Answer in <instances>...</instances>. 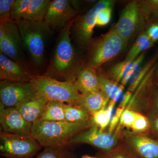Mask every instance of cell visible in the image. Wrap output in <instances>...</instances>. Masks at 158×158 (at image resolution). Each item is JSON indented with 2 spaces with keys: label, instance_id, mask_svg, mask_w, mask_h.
<instances>
[{
  "label": "cell",
  "instance_id": "6da1fadb",
  "mask_svg": "<svg viewBox=\"0 0 158 158\" xmlns=\"http://www.w3.org/2000/svg\"><path fill=\"white\" fill-rule=\"evenodd\" d=\"M74 19L61 30L50 65L45 75L75 84L85 64L77 55L71 41V28Z\"/></svg>",
  "mask_w": 158,
  "mask_h": 158
},
{
  "label": "cell",
  "instance_id": "ab89813d",
  "mask_svg": "<svg viewBox=\"0 0 158 158\" xmlns=\"http://www.w3.org/2000/svg\"><path fill=\"white\" fill-rule=\"evenodd\" d=\"M152 126L154 129L158 133V116L153 120Z\"/></svg>",
  "mask_w": 158,
  "mask_h": 158
},
{
  "label": "cell",
  "instance_id": "30bf717a",
  "mask_svg": "<svg viewBox=\"0 0 158 158\" xmlns=\"http://www.w3.org/2000/svg\"><path fill=\"white\" fill-rule=\"evenodd\" d=\"M37 94L31 82H0V102L6 107H16Z\"/></svg>",
  "mask_w": 158,
  "mask_h": 158
},
{
  "label": "cell",
  "instance_id": "d590c367",
  "mask_svg": "<svg viewBox=\"0 0 158 158\" xmlns=\"http://www.w3.org/2000/svg\"><path fill=\"white\" fill-rule=\"evenodd\" d=\"M125 109L123 108L118 107L115 111V114L112 116L110 121V127H109V132L113 133L118 123L120 122V118Z\"/></svg>",
  "mask_w": 158,
  "mask_h": 158
},
{
  "label": "cell",
  "instance_id": "484cf974",
  "mask_svg": "<svg viewBox=\"0 0 158 158\" xmlns=\"http://www.w3.org/2000/svg\"><path fill=\"white\" fill-rule=\"evenodd\" d=\"M97 158H137L127 146H116L108 152H103L99 154Z\"/></svg>",
  "mask_w": 158,
  "mask_h": 158
},
{
  "label": "cell",
  "instance_id": "8992f818",
  "mask_svg": "<svg viewBox=\"0 0 158 158\" xmlns=\"http://www.w3.org/2000/svg\"><path fill=\"white\" fill-rule=\"evenodd\" d=\"M114 3L115 1L111 0L98 1L86 13L75 19L70 32L74 41L79 48L88 51L93 42L92 35L94 29L96 26L98 14L102 9L113 7Z\"/></svg>",
  "mask_w": 158,
  "mask_h": 158
},
{
  "label": "cell",
  "instance_id": "44dd1931",
  "mask_svg": "<svg viewBox=\"0 0 158 158\" xmlns=\"http://www.w3.org/2000/svg\"><path fill=\"white\" fill-rule=\"evenodd\" d=\"M65 122L85 123L91 121V116L85 108L77 105L65 104Z\"/></svg>",
  "mask_w": 158,
  "mask_h": 158
},
{
  "label": "cell",
  "instance_id": "9a60e30c",
  "mask_svg": "<svg viewBox=\"0 0 158 158\" xmlns=\"http://www.w3.org/2000/svg\"><path fill=\"white\" fill-rule=\"evenodd\" d=\"M36 75L29 69L15 62L0 52L1 81L31 82Z\"/></svg>",
  "mask_w": 158,
  "mask_h": 158
},
{
  "label": "cell",
  "instance_id": "8d00e7d4",
  "mask_svg": "<svg viewBox=\"0 0 158 158\" xmlns=\"http://www.w3.org/2000/svg\"><path fill=\"white\" fill-rule=\"evenodd\" d=\"M146 32L149 38L154 42L158 40V24H152L149 26Z\"/></svg>",
  "mask_w": 158,
  "mask_h": 158
},
{
  "label": "cell",
  "instance_id": "52a82bcc",
  "mask_svg": "<svg viewBox=\"0 0 158 158\" xmlns=\"http://www.w3.org/2000/svg\"><path fill=\"white\" fill-rule=\"evenodd\" d=\"M42 146L31 136L13 135L1 131V156L6 158H34Z\"/></svg>",
  "mask_w": 158,
  "mask_h": 158
},
{
  "label": "cell",
  "instance_id": "b9f144b4",
  "mask_svg": "<svg viewBox=\"0 0 158 158\" xmlns=\"http://www.w3.org/2000/svg\"><path fill=\"white\" fill-rule=\"evenodd\" d=\"M158 79V62L156 65H155V69L154 71L153 77Z\"/></svg>",
  "mask_w": 158,
  "mask_h": 158
},
{
  "label": "cell",
  "instance_id": "7c38bea8",
  "mask_svg": "<svg viewBox=\"0 0 158 158\" xmlns=\"http://www.w3.org/2000/svg\"><path fill=\"white\" fill-rule=\"evenodd\" d=\"M0 123L2 131L19 135H31L32 123L23 117L16 107H6L0 102Z\"/></svg>",
  "mask_w": 158,
  "mask_h": 158
},
{
  "label": "cell",
  "instance_id": "8fae6325",
  "mask_svg": "<svg viewBox=\"0 0 158 158\" xmlns=\"http://www.w3.org/2000/svg\"><path fill=\"white\" fill-rule=\"evenodd\" d=\"M118 139L114 133L105 132L95 125L74 136L70 144H85L101 150L104 152L111 151L117 146Z\"/></svg>",
  "mask_w": 158,
  "mask_h": 158
},
{
  "label": "cell",
  "instance_id": "277c9868",
  "mask_svg": "<svg viewBox=\"0 0 158 158\" xmlns=\"http://www.w3.org/2000/svg\"><path fill=\"white\" fill-rule=\"evenodd\" d=\"M38 93L49 101L79 105L81 94L74 83L61 81L47 76H36L31 81Z\"/></svg>",
  "mask_w": 158,
  "mask_h": 158
},
{
  "label": "cell",
  "instance_id": "2e32d148",
  "mask_svg": "<svg viewBox=\"0 0 158 158\" xmlns=\"http://www.w3.org/2000/svg\"><path fill=\"white\" fill-rule=\"evenodd\" d=\"M48 101L45 97L37 92L35 96L16 108L27 121L33 124L40 119Z\"/></svg>",
  "mask_w": 158,
  "mask_h": 158
},
{
  "label": "cell",
  "instance_id": "4316f807",
  "mask_svg": "<svg viewBox=\"0 0 158 158\" xmlns=\"http://www.w3.org/2000/svg\"><path fill=\"white\" fill-rule=\"evenodd\" d=\"M112 117L106 109L104 108L94 113L91 116V121L93 124L103 131L110 125Z\"/></svg>",
  "mask_w": 158,
  "mask_h": 158
},
{
  "label": "cell",
  "instance_id": "7402d4cb",
  "mask_svg": "<svg viewBox=\"0 0 158 158\" xmlns=\"http://www.w3.org/2000/svg\"><path fill=\"white\" fill-rule=\"evenodd\" d=\"M154 44V42L148 37L146 31H142L130 49L124 60L133 62L139 56V55L142 53L143 51L151 48Z\"/></svg>",
  "mask_w": 158,
  "mask_h": 158
},
{
  "label": "cell",
  "instance_id": "603a6c76",
  "mask_svg": "<svg viewBox=\"0 0 158 158\" xmlns=\"http://www.w3.org/2000/svg\"><path fill=\"white\" fill-rule=\"evenodd\" d=\"M132 62L124 60L118 62L110 69L106 75L109 78L118 83L121 81L123 77L129 70Z\"/></svg>",
  "mask_w": 158,
  "mask_h": 158
},
{
  "label": "cell",
  "instance_id": "4fadbf2b",
  "mask_svg": "<svg viewBox=\"0 0 158 158\" xmlns=\"http://www.w3.org/2000/svg\"><path fill=\"white\" fill-rule=\"evenodd\" d=\"M77 11L68 0L51 1L44 21L51 29H62L74 19Z\"/></svg>",
  "mask_w": 158,
  "mask_h": 158
},
{
  "label": "cell",
  "instance_id": "d6986e66",
  "mask_svg": "<svg viewBox=\"0 0 158 158\" xmlns=\"http://www.w3.org/2000/svg\"><path fill=\"white\" fill-rule=\"evenodd\" d=\"M65 105L62 102L49 101L40 119L47 121H65Z\"/></svg>",
  "mask_w": 158,
  "mask_h": 158
},
{
  "label": "cell",
  "instance_id": "f546056e",
  "mask_svg": "<svg viewBox=\"0 0 158 158\" xmlns=\"http://www.w3.org/2000/svg\"><path fill=\"white\" fill-rule=\"evenodd\" d=\"M15 1L16 0L0 1V22L13 20L11 19V11Z\"/></svg>",
  "mask_w": 158,
  "mask_h": 158
},
{
  "label": "cell",
  "instance_id": "ac0fdd59",
  "mask_svg": "<svg viewBox=\"0 0 158 158\" xmlns=\"http://www.w3.org/2000/svg\"><path fill=\"white\" fill-rule=\"evenodd\" d=\"M110 99L101 90L81 94L79 106L85 108L92 116L94 113L106 108Z\"/></svg>",
  "mask_w": 158,
  "mask_h": 158
},
{
  "label": "cell",
  "instance_id": "7a4b0ae2",
  "mask_svg": "<svg viewBox=\"0 0 158 158\" xmlns=\"http://www.w3.org/2000/svg\"><path fill=\"white\" fill-rule=\"evenodd\" d=\"M92 121L85 123L39 120L32 124L31 135L42 147L66 148L74 136L91 126Z\"/></svg>",
  "mask_w": 158,
  "mask_h": 158
},
{
  "label": "cell",
  "instance_id": "e575fe53",
  "mask_svg": "<svg viewBox=\"0 0 158 158\" xmlns=\"http://www.w3.org/2000/svg\"><path fill=\"white\" fill-rule=\"evenodd\" d=\"M137 112L129 109H125L120 118V124L125 127L131 128L135 121Z\"/></svg>",
  "mask_w": 158,
  "mask_h": 158
},
{
  "label": "cell",
  "instance_id": "cb8c5ba5",
  "mask_svg": "<svg viewBox=\"0 0 158 158\" xmlns=\"http://www.w3.org/2000/svg\"><path fill=\"white\" fill-rule=\"evenodd\" d=\"M99 82L100 90L103 92L110 99L114 97L119 85L117 82L109 78L106 75L98 71Z\"/></svg>",
  "mask_w": 158,
  "mask_h": 158
},
{
  "label": "cell",
  "instance_id": "836d02e7",
  "mask_svg": "<svg viewBox=\"0 0 158 158\" xmlns=\"http://www.w3.org/2000/svg\"><path fill=\"white\" fill-rule=\"evenodd\" d=\"M112 8L107 7L98 12L96 18V26L103 27L110 23L112 17Z\"/></svg>",
  "mask_w": 158,
  "mask_h": 158
},
{
  "label": "cell",
  "instance_id": "7bdbcfd3",
  "mask_svg": "<svg viewBox=\"0 0 158 158\" xmlns=\"http://www.w3.org/2000/svg\"><path fill=\"white\" fill-rule=\"evenodd\" d=\"M82 158H97V157H93L91 156H89L87 155H85L82 156Z\"/></svg>",
  "mask_w": 158,
  "mask_h": 158
},
{
  "label": "cell",
  "instance_id": "d6a6232c",
  "mask_svg": "<svg viewBox=\"0 0 158 158\" xmlns=\"http://www.w3.org/2000/svg\"><path fill=\"white\" fill-rule=\"evenodd\" d=\"M144 52L139 55V56L134 60L132 63L131 66L129 70L127 72L125 76L123 77L122 80L121 82V85L125 86L127 84L128 82L131 79V78L134 76V74L135 73L136 71L138 69L139 65H141V62L144 59Z\"/></svg>",
  "mask_w": 158,
  "mask_h": 158
},
{
  "label": "cell",
  "instance_id": "d4e9b609",
  "mask_svg": "<svg viewBox=\"0 0 158 158\" xmlns=\"http://www.w3.org/2000/svg\"><path fill=\"white\" fill-rule=\"evenodd\" d=\"M34 158H73L67 148H45Z\"/></svg>",
  "mask_w": 158,
  "mask_h": 158
},
{
  "label": "cell",
  "instance_id": "9c48e42d",
  "mask_svg": "<svg viewBox=\"0 0 158 158\" xmlns=\"http://www.w3.org/2000/svg\"><path fill=\"white\" fill-rule=\"evenodd\" d=\"M146 21L141 14L138 1L134 0L125 6L114 27L127 43L139 30L146 27Z\"/></svg>",
  "mask_w": 158,
  "mask_h": 158
},
{
  "label": "cell",
  "instance_id": "e0dca14e",
  "mask_svg": "<svg viewBox=\"0 0 158 158\" xmlns=\"http://www.w3.org/2000/svg\"><path fill=\"white\" fill-rule=\"evenodd\" d=\"M75 85L81 94L99 90V82L97 69L86 63L77 77Z\"/></svg>",
  "mask_w": 158,
  "mask_h": 158
},
{
  "label": "cell",
  "instance_id": "f1b7e54d",
  "mask_svg": "<svg viewBox=\"0 0 158 158\" xmlns=\"http://www.w3.org/2000/svg\"><path fill=\"white\" fill-rule=\"evenodd\" d=\"M138 2L141 14L147 23L150 16L158 11V0H140Z\"/></svg>",
  "mask_w": 158,
  "mask_h": 158
},
{
  "label": "cell",
  "instance_id": "74e56055",
  "mask_svg": "<svg viewBox=\"0 0 158 158\" xmlns=\"http://www.w3.org/2000/svg\"><path fill=\"white\" fill-rule=\"evenodd\" d=\"M132 96V93L127 91L123 96L119 104L118 107L124 109L129 104V102Z\"/></svg>",
  "mask_w": 158,
  "mask_h": 158
},
{
  "label": "cell",
  "instance_id": "83f0119b",
  "mask_svg": "<svg viewBox=\"0 0 158 158\" xmlns=\"http://www.w3.org/2000/svg\"><path fill=\"white\" fill-rule=\"evenodd\" d=\"M31 0H16L11 11V19L16 22L23 19L29 9Z\"/></svg>",
  "mask_w": 158,
  "mask_h": 158
},
{
  "label": "cell",
  "instance_id": "f35d334b",
  "mask_svg": "<svg viewBox=\"0 0 158 158\" xmlns=\"http://www.w3.org/2000/svg\"><path fill=\"white\" fill-rule=\"evenodd\" d=\"M152 24H158V11H156L150 16L146 23V27H148Z\"/></svg>",
  "mask_w": 158,
  "mask_h": 158
},
{
  "label": "cell",
  "instance_id": "ffe728a7",
  "mask_svg": "<svg viewBox=\"0 0 158 158\" xmlns=\"http://www.w3.org/2000/svg\"><path fill=\"white\" fill-rule=\"evenodd\" d=\"M50 2L49 0H31L23 19L33 22L44 20Z\"/></svg>",
  "mask_w": 158,
  "mask_h": 158
},
{
  "label": "cell",
  "instance_id": "4dcf8cb0",
  "mask_svg": "<svg viewBox=\"0 0 158 158\" xmlns=\"http://www.w3.org/2000/svg\"><path fill=\"white\" fill-rule=\"evenodd\" d=\"M153 63L154 61H150L139 70L138 73L136 74V76L133 80L132 83L130 85L128 91L133 93L135 90L148 72L153 67L152 64Z\"/></svg>",
  "mask_w": 158,
  "mask_h": 158
},
{
  "label": "cell",
  "instance_id": "ba28073f",
  "mask_svg": "<svg viewBox=\"0 0 158 158\" xmlns=\"http://www.w3.org/2000/svg\"><path fill=\"white\" fill-rule=\"evenodd\" d=\"M0 52L29 69L17 23L15 21L0 22Z\"/></svg>",
  "mask_w": 158,
  "mask_h": 158
},
{
  "label": "cell",
  "instance_id": "ee69618b",
  "mask_svg": "<svg viewBox=\"0 0 158 158\" xmlns=\"http://www.w3.org/2000/svg\"><path fill=\"white\" fill-rule=\"evenodd\" d=\"M4 158V157H3V158Z\"/></svg>",
  "mask_w": 158,
  "mask_h": 158
},
{
  "label": "cell",
  "instance_id": "60d3db41",
  "mask_svg": "<svg viewBox=\"0 0 158 158\" xmlns=\"http://www.w3.org/2000/svg\"><path fill=\"white\" fill-rule=\"evenodd\" d=\"M154 105L156 110L158 111V90L156 92L154 97Z\"/></svg>",
  "mask_w": 158,
  "mask_h": 158
},
{
  "label": "cell",
  "instance_id": "3957f363",
  "mask_svg": "<svg viewBox=\"0 0 158 158\" xmlns=\"http://www.w3.org/2000/svg\"><path fill=\"white\" fill-rule=\"evenodd\" d=\"M17 23L24 50L36 68L42 66L46 48L52 34V29L44 21H30L21 19Z\"/></svg>",
  "mask_w": 158,
  "mask_h": 158
},
{
  "label": "cell",
  "instance_id": "1f68e13d",
  "mask_svg": "<svg viewBox=\"0 0 158 158\" xmlns=\"http://www.w3.org/2000/svg\"><path fill=\"white\" fill-rule=\"evenodd\" d=\"M150 123L147 117L137 113L135 121L131 128L136 134L143 132L149 129Z\"/></svg>",
  "mask_w": 158,
  "mask_h": 158
},
{
  "label": "cell",
  "instance_id": "5bb4252c",
  "mask_svg": "<svg viewBox=\"0 0 158 158\" xmlns=\"http://www.w3.org/2000/svg\"><path fill=\"white\" fill-rule=\"evenodd\" d=\"M127 146L137 158H158V141L125 131Z\"/></svg>",
  "mask_w": 158,
  "mask_h": 158
},
{
  "label": "cell",
  "instance_id": "5b68a950",
  "mask_svg": "<svg viewBox=\"0 0 158 158\" xmlns=\"http://www.w3.org/2000/svg\"><path fill=\"white\" fill-rule=\"evenodd\" d=\"M127 43L113 27L106 34L92 42L88 50V64L98 69L121 52Z\"/></svg>",
  "mask_w": 158,
  "mask_h": 158
}]
</instances>
